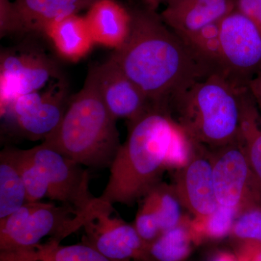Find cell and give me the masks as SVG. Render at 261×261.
Listing matches in <instances>:
<instances>
[{
  "instance_id": "6da1fadb",
  "label": "cell",
  "mask_w": 261,
  "mask_h": 261,
  "mask_svg": "<svg viewBox=\"0 0 261 261\" xmlns=\"http://www.w3.org/2000/svg\"><path fill=\"white\" fill-rule=\"evenodd\" d=\"M130 14L129 35L111 58L153 106L169 109L184 91L216 72L163 21L155 10L147 7L132 10Z\"/></svg>"
},
{
  "instance_id": "7a4b0ae2",
  "label": "cell",
  "mask_w": 261,
  "mask_h": 261,
  "mask_svg": "<svg viewBox=\"0 0 261 261\" xmlns=\"http://www.w3.org/2000/svg\"><path fill=\"white\" fill-rule=\"evenodd\" d=\"M127 125L126 140L98 197L113 205H135L161 183L166 169L186 164L193 148V141L168 108L152 106Z\"/></svg>"
},
{
  "instance_id": "3957f363",
  "label": "cell",
  "mask_w": 261,
  "mask_h": 261,
  "mask_svg": "<svg viewBox=\"0 0 261 261\" xmlns=\"http://www.w3.org/2000/svg\"><path fill=\"white\" fill-rule=\"evenodd\" d=\"M116 121L89 72L83 87L70 98L61 123L42 143L82 166L110 168L121 145Z\"/></svg>"
},
{
  "instance_id": "277c9868",
  "label": "cell",
  "mask_w": 261,
  "mask_h": 261,
  "mask_svg": "<svg viewBox=\"0 0 261 261\" xmlns=\"http://www.w3.org/2000/svg\"><path fill=\"white\" fill-rule=\"evenodd\" d=\"M240 87L226 75L214 72L192 84L170 104L176 121L196 143L212 149L240 137Z\"/></svg>"
},
{
  "instance_id": "5b68a950",
  "label": "cell",
  "mask_w": 261,
  "mask_h": 261,
  "mask_svg": "<svg viewBox=\"0 0 261 261\" xmlns=\"http://www.w3.org/2000/svg\"><path fill=\"white\" fill-rule=\"evenodd\" d=\"M89 211L77 212L72 206L51 202H27L0 219V261L15 260L32 251L45 237L61 243L83 227Z\"/></svg>"
},
{
  "instance_id": "8992f818",
  "label": "cell",
  "mask_w": 261,
  "mask_h": 261,
  "mask_svg": "<svg viewBox=\"0 0 261 261\" xmlns=\"http://www.w3.org/2000/svg\"><path fill=\"white\" fill-rule=\"evenodd\" d=\"M69 99L63 79L43 93L32 92L17 98L0 111L2 135L44 141L61 123Z\"/></svg>"
},
{
  "instance_id": "52a82bcc",
  "label": "cell",
  "mask_w": 261,
  "mask_h": 261,
  "mask_svg": "<svg viewBox=\"0 0 261 261\" xmlns=\"http://www.w3.org/2000/svg\"><path fill=\"white\" fill-rule=\"evenodd\" d=\"M221 73L247 88L261 68V33L251 20L235 9L220 23Z\"/></svg>"
},
{
  "instance_id": "ba28073f",
  "label": "cell",
  "mask_w": 261,
  "mask_h": 261,
  "mask_svg": "<svg viewBox=\"0 0 261 261\" xmlns=\"http://www.w3.org/2000/svg\"><path fill=\"white\" fill-rule=\"evenodd\" d=\"M113 213V205L97 197L82 227V243L113 260L146 261L147 244L133 224Z\"/></svg>"
},
{
  "instance_id": "9c48e42d",
  "label": "cell",
  "mask_w": 261,
  "mask_h": 261,
  "mask_svg": "<svg viewBox=\"0 0 261 261\" xmlns=\"http://www.w3.org/2000/svg\"><path fill=\"white\" fill-rule=\"evenodd\" d=\"M53 79H62L59 68L43 51L32 48L2 51L0 111L19 97L39 92Z\"/></svg>"
},
{
  "instance_id": "30bf717a",
  "label": "cell",
  "mask_w": 261,
  "mask_h": 261,
  "mask_svg": "<svg viewBox=\"0 0 261 261\" xmlns=\"http://www.w3.org/2000/svg\"><path fill=\"white\" fill-rule=\"evenodd\" d=\"M29 150L47 176L49 200L72 206L80 214L92 207L97 197L89 190L88 170L42 142Z\"/></svg>"
},
{
  "instance_id": "8fae6325",
  "label": "cell",
  "mask_w": 261,
  "mask_h": 261,
  "mask_svg": "<svg viewBox=\"0 0 261 261\" xmlns=\"http://www.w3.org/2000/svg\"><path fill=\"white\" fill-rule=\"evenodd\" d=\"M213 179L219 205L239 209L260 196L255 187L240 137L227 145L213 149Z\"/></svg>"
},
{
  "instance_id": "7c38bea8",
  "label": "cell",
  "mask_w": 261,
  "mask_h": 261,
  "mask_svg": "<svg viewBox=\"0 0 261 261\" xmlns=\"http://www.w3.org/2000/svg\"><path fill=\"white\" fill-rule=\"evenodd\" d=\"M95 0H2L0 35L20 33L44 34L53 22L63 17L79 14L88 9Z\"/></svg>"
},
{
  "instance_id": "4fadbf2b",
  "label": "cell",
  "mask_w": 261,
  "mask_h": 261,
  "mask_svg": "<svg viewBox=\"0 0 261 261\" xmlns=\"http://www.w3.org/2000/svg\"><path fill=\"white\" fill-rule=\"evenodd\" d=\"M184 207L194 217L212 214L219 205L213 179L212 152L194 142L191 155L178 168L173 185Z\"/></svg>"
},
{
  "instance_id": "5bb4252c",
  "label": "cell",
  "mask_w": 261,
  "mask_h": 261,
  "mask_svg": "<svg viewBox=\"0 0 261 261\" xmlns=\"http://www.w3.org/2000/svg\"><path fill=\"white\" fill-rule=\"evenodd\" d=\"M103 102L115 119L132 121L153 105L111 58L89 70Z\"/></svg>"
},
{
  "instance_id": "9a60e30c",
  "label": "cell",
  "mask_w": 261,
  "mask_h": 261,
  "mask_svg": "<svg viewBox=\"0 0 261 261\" xmlns=\"http://www.w3.org/2000/svg\"><path fill=\"white\" fill-rule=\"evenodd\" d=\"M235 0H175L160 14L182 39L206 25L220 22L235 10Z\"/></svg>"
},
{
  "instance_id": "2e32d148",
  "label": "cell",
  "mask_w": 261,
  "mask_h": 261,
  "mask_svg": "<svg viewBox=\"0 0 261 261\" xmlns=\"http://www.w3.org/2000/svg\"><path fill=\"white\" fill-rule=\"evenodd\" d=\"M84 17L95 44L116 50L129 35L130 11L116 0H95Z\"/></svg>"
},
{
  "instance_id": "e0dca14e",
  "label": "cell",
  "mask_w": 261,
  "mask_h": 261,
  "mask_svg": "<svg viewBox=\"0 0 261 261\" xmlns=\"http://www.w3.org/2000/svg\"><path fill=\"white\" fill-rule=\"evenodd\" d=\"M43 35L50 41L63 59L78 62L85 58L95 45L85 17L72 14L53 22Z\"/></svg>"
},
{
  "instance_id": "ac0fdd59",
  "label": "cell",
  "mask_w": 261,
  "mask_h": 261,
  "mask_svg": "<svg viewBox=\"0 0 261 261\" xmlns=\"http://www.w3.org/2000/svg\"><path fill=\"white\" fill-rule=\"evenodd\" d=\"M240 137L255 187L261 195V118L248 89L241 97Z\"/></svg>"
},
{
  "instance_id": "d6986e66",
  "label": "cell",
  "mask_w": 261,
  "mask_h": 261,
  "mask_svg": "<svg viewBox=\"0 0 261 261\" xmlns=\"http://www.w3.org/2000/svg\"><path fill=\"white\" fill-rule=\"evenodd\" d=\"M191 221L189 216H185L179 224L147 245L146 261H186L197 245Z\"/></svg>"
},
{
  "instance_id": "ffe728a7",
  "label": "cell",
  "mask_w": 261,
  "mask_h": 261,
  "mask_svg": "<svg viewBox=\"0 0 261 261\" xmlns=\"http://www.w3.org/2000/svg\"><path fill=\"white\" fill-rule=\"evenodd\" d=\"M27 202L25 186L16 165L5 147L0 152V219Z\"/></svg>"
},
{
  "instance_id": "44dd1931",
  "label": "cell",
  "mask_w": 261,
  "mask_h": 261,
  "mask_svg": "<svg viewBox=\"0 0 261 261\" xmlns=\"http://www.w3.org/2000/svg\"><path fill=\"white\" fill-rule=\"evenodd\" d=\"M20 261H121L106 257L87 244L63 246L49 240L39 244L32 251L22 257Z\"/></svg>"
},
{
  "instance_id": "7402d4cb",
  "label": "cell",
  "mask_w": 261,
  "mask_h": 261,
  "mask_svg": "<svg viewBox=\"0 0 261 261\" xmlns=\"http://www.w3.org/2000/svg\"><path fill=\"white\" fill-rule=\"evenodd\" d=\"M18 168L27 194V202H39L49 197L47 176L34 161L28 149L6 147Z\"/></svg>"
},
{
  "instance_id": "603a6c76",
  "label": "cell",
  "mask_w": 261,
  "mask_h": 261,
  "mask_svg": "<svg viewBox=\"0 0 261 261\" xmlns=\"http://www.w3.org/2000/svg\"><path fill=\"white\" fill-rule=\"evenodd\" d=\"M238 212L237 209L219 205L212 214L202 217H194L191 226L196 245L230 236Z\"/></svg>"
},
{
  "instance_id": "cb8c5ba5",
  "label": "cell",
  "mask_w": 261,
  "mask_h": 261,
  "mask_svg": "<svg viewBox=\"0 0 261 261\" xmlns=\"http://www.w3.org/2000/svg\"><path fill=\"white\" fill-rule=\"evenodd\" d=\"M230 236L238 245H261L260 196L253 197L239 209Z\"/></svg>"
},
{
  "instance_id": "d4e9b609",
  "label": "cell",
  "mask_w": 261,
  "mask_h": 261,
  "mask_svg": "<svg viewBox=\"0 0 261 261\" xmlns=\"http://www.w3.org/2000/svg\"><path fill=\"white\" fill-rule=\"evenodd\" d=\"M221 21L209 24L183 40L199 58L212 67L215 71L221 73Z\"/></svg>"
},
{
  "instance_id": "484cf974",
  "label": "cell",
  "mask_w": 261,
  "mask_h": 261,
  "mask_svg": "<svg viewBox=\"0 0 261 261\" xmlns=\"http://www.w3.org/2000/svg\"><path fill=\"white\" fill-rule=\"evenodd\" d=\"M148 195L153 201L161 232L168 231L181 223L185 217L181 211L184 207L173 185L161 181Z\"/></svg>"
},
{
  "instance_id": "4316f807",
  "label": "cell",
  "mask_w": 261,
  "mask_h": 261,
  "mask_svg": "<svg viewBox=\"0 0 261 261\" xmlns=\"http://www.w3.org/2000/svg\"><path fill=\"white\" fill-rule=\"evenodd\" d=\"M133 225L147 245L152 243L162 233L153 201L148 194L143 197Z\"/></svg>"
},
{
  "instance_id": "83f0119b",
  "label": "cell",
  "mask_w": 261,
  "mask_h": 261,
  "mask_svg": "<svg viewBox=\"0 0 261 261\" xmlns=\"http://www.w3.org/2000/svg\"><path fill=\"white\" fill-rule=\"evenodd\" d=\"M236 8L256 25L261 33V0H235Z\"/></svg>"
},
{
  "instance_id": "f1b7e54d",
  "label": "cell",
  "mask_w": 261,
  "mask_h": 261,
  "mask_svg": "<svg viewBox=\"0 0 261 261\" xmlns=\"http://www.w3.org/2000/svg\"><path fill=\"white\" fill-rule=\"evenodd\" d=\"M234 252L238 261H261V245L259 244H240Z\"/></svg>"
},
{
  "instance_id": "f546056e",
  "label": "cell",
  "mask_w": 261,
  "mask_h": 261,
  "mask_svg": "<svg viewBox=\"0 0 261 261\" xmlns=\"http://www.w3.org/2000/svg\"><path fill=\"white\" fill-rule=\"evenodd\" d=\"M247 89L252 96L257 110L261 113V68L249 82Z\"/></svg>"
},
{
  "instance_id": "4dcf8cb0",
  "label": "cell",
  "mask_w": 261,
  "mask_h": 261,
  "mask_svg": "<svg viewBox=\"0 0 261 261\" xmlns=\"http://www.w3.org/2000/svg\"><path fill=\"white\" fill-rule=\"evenodd\" d=\"M210 261H238V259L235 252L219 250L215 252Z\"/></svg>"
},
{
  "instance_id": "1f68e13d",
  "label": "cell",
  "mask_w": 261,
  "mask_h": 261,
  "mask_svg": "<svg viewBox=\"0 0 261 261\" xmlns=\"http://www.w3.org/2000/svg\"><path fill=\"white\" fill-rule=\"evenodd\" d=\"M142 1L145 2L147 7L155 10L159 8L160 5L159 0H142Z\"/></svg>"
},
{
  "instance_id": "d6a6232c",
  "label": "cell",
  "mask_w": 261,
  "mask_h": 261,
  "mask_svg": "<svg viewBox=\"0 0 261 261\" xmlns=\"http://www.w3.org/2000/svg\"><path fill=\"white\" fill-rule=\"evenodd\" d=\"M175 0H159V4L161 3H164L165 5L169 4V3H172Z\"/></svg>"
},
{
  "instance_id": "836d02e7",
  "label": "cell",
  "mask_w": 261,
  "mask_h": 261,
  "mask_svg": "<svg viewBox=\"0 0 261 261\" xmlns=\"http://www.w3.org/2000/svg\"><path fill=\"white\" fill-rule=\"evenodd\" d=\"M187 261V260H186Z\"/></svg>"
}]
</instances>
